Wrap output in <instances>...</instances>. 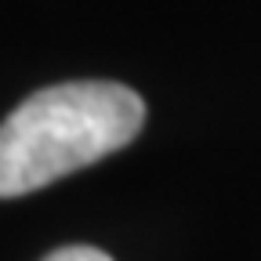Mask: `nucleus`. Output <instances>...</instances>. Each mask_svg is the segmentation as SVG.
<instances>
[{
    "label": "nucleus",
    "mask_w": 261,
    "mask_h": 261,
    "mask_svg": "<svg viewBox=\"0 0 261 261\" xmlns=\"http://www.w3.org/2000/svg\"><path fill=\"white\" fill-rule=\"evenodd\" d=\"M44 261H113L106 250H98V247H87V243H73V247H58L51 250Z\"/></svg>",
    "instance_id": "f03ea898"
},
{
    "label": "nucleus",
    "mask_w": 261,
    "mask_h": 261,
    "mask_svg": "<svg viewBox=\"0 0 261 261\" xmlns=\"http://www.w3.org/2000/svg\"><path fill=\"white\" fill-rule=\"evenodd\" d=\"M145 102L113 80L55 84L0 123V200L29 196L138 138Z\"/></svg>",
    "instance_id": "f257e3e1"
}]
</instances>
